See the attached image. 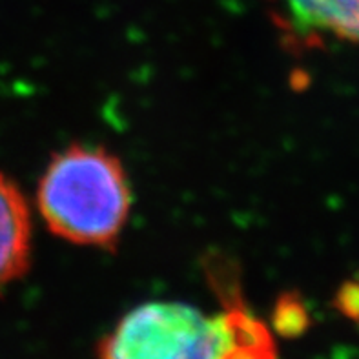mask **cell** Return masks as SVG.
<instances>
[{
  "label": "cell",
  "mask_w": 359,
  "mask_h": 359,
  "mask_svg": "<svg viewBox=\"0 0 359 359\" xmlns=\"http://www.w3.org/2000/svg\"><path fill=\"white\" fill-rule=\"evenodd\" d=\"M32 263V215L20 191L0 172V294Z\"/></svg>",
  "instance_id": "3"
},
{
  "label": "cell",
  "mask_w": 359,
  "mask_h": 359,
  "mask_svg": "<svg viewBox=\"0 0 359 359\" xmlns=\"http://www.w3.org/2000/svg\"><path fill=\"white\" fill-rule=\"evenodd\" d=\"M309 325L305 306L294 299H283L276 312V327L285 336H297Z\"/></svg>",
  "instance_id": "5"
},
{
  "label": "cell",
  "mask_w": 359,
  "mask_h": 359,
  "mask_svg": "<svg viewBox=\"0 0 359 359\" xmlns=\"http://www.w3.org/2000/svg\"><path fill=\"white\" fill-rule=\"evenodd\" d=\"M99 359H278V351L239 297L214 316L179 301H151L118 321L100 341Z\"/></svg>",
  "instance_id": "1"
},
{
  "label": "cell",
  "mask_w": 359,
  "mask_h": 359,
  "mask_svg": "<svg viewBox=\"0 0 359 359\" xmlns=\"http://www.w3.org/2000/svg\"><path fill=\"white\" fill-rule=\"evenodd\" d=\"M296 32L327 33L359 42V0H276Z\"/></svg>",
  "instance_id": "4"
},
{
  "label": "cell",
  "mask_w": 359,
  "mask_h": 359,
  "mask_svg": "<svg viewBox=\"0 0 359 359\" xmlns=\"http://www.w3.org/2000/svg\"><path fill=\"white\" fill-rule=\"evenodd\" d=\"M36 208L48 230L64 241L115 248L132 210L126 170L102 146L75 142L46 166Z\"/></svg>",
  "instance_id": "2"
},
{
  "label": "cell",
  "mask_w": 359,
  "mask_h": 359,
  "mask_svg": "<svg viewBox=\"0 0 359 359\" xmlns=\"http://www.w3.org/2000/svg\"><path fill=\"white\" fill-rule=\"evenodd\" d=\"M339 305L348 318L359 319V287H348L339 296Z\"/></svg>",
  "instance_id": "6"
}]
</instances>
